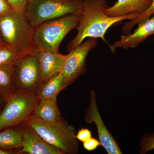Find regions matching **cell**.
Listing matches in <instances>:
<instances>
[{
    "mask_svg": "<svg viewBox=\"0 0 154 154\" xmlns=\"http://www.w3.org/2000/svg\"><path fill=\"white\" fill-rule=\"evenodd\" d=\"M13 10L14 9L7 0H0V18Z\"/></svg>",
    "mask_w": 154,
    "mask_h": 154,
    "instance_id": "obj_24",
    "label": "cell"
},
{
    "mask_svg": "<svg viewBox=\"0 0 154 154\" xmlns=\"http://www.w3.org/2000/svg\"><path fill=\"white\" fill-rule=\"evenodd\" d=\"M12 154L11 152L6 151L5 149L0 148V154Z\"/></svg>",
    "mask_w": 154,
    "mask_h": 154,
    "instance_id": "obj_25",
    "label": "cell"
},
{
    "mask_svg": "<svg viewBox=\"0 0 154 154\" xmlns=\"http://www.w3.org/2000/svg\"><path fill=\"white\" fill-rule=\"evenodd\" d=\"M97 41V38H88L67 54L60 72L72 83L86 72V58L91 50L96 47Z\"/></svg>",
    "mask_w": 154,
    "mask_h": 154,
    "instance_id": "obj_8",
    "label": "cell"
},
{
    "mask_svg": "<svg viewBox=\"0 0 154 154\" xmlns=\"http://www.w3.org/2000/svg\"><path fill=\"white\" fill-rule=\"evenodd\" d=\"M39 101L35 93L15 91L0 113V130L28 121Z\"/></svg>",
    "mask_w": 154,
    "mask_h": 154,
    "instance_id": "obj_6",
    "label": "cell"
},
{
    "mask_svg": "<svg viewBox=\"0 0 154 154\" xmlns=\"http://www.w3.org/2000/svg\"><path fill=\"white\" fill-rule=\"evenodd\" d=\"M140 154H146L154 150V133H146L142 137L140 143Z\"/></svg>",
    "mask_w": 154,
    "mask_h": 154,
    "instance_id": "obj_20",
    "label": "cell"
},
{
    "mask_svg": "<svg viewBox=\"0 0 154 154\" xmlns=\"http://www.w3.org/2000/svg\"><path fill=\"white\" fill-rule=\"evenodd\" d=\"M22 53L13 46L3 43L0 44V66H14Z\"/></svg>",
    "mask_w": 154,
    "mask_h": 154,
    "instance_id": "obj_18",
    "label": "cell"
},
{
    "mask_svg": "<svg viewBox=\"0 0 154 154\" xmlns=\"http://www.w3.org/2000/svg\"><path fill=\"white\" fill-rule=\"evenodd\" d=\"M4 43L3 42L2 38V36H1V32H0V44Z\"/></svg>",
    "mask_w": 154,
    "mask_h": 154,
    "instance_id": "obj_26",
    "label": "cell"
},
{
    "mask_svg": "<svg viewBox=\"0 0 154 154\" xmlns=\"http://www.w3.org/2000/svg\"><path fill=\"white\" fill-rule=\"evenodd\" d=\"M92 137V133L87 128H81L75 135L76 139L83 143Z\"/></svg>",
    "mask_w": 154,
    "mask_h": 154,
    "instance_id": "obj_22",
    "label": "cell"
},
{
    "mask_svg": "<svg viewBox=\"0 0 154 154\" xmlns=\"http://www.w3.org/2000/svg\"><path fill=\"white\" fill-rule=\"evenodd\" d=\"M15 11L24 13L28 0H7Z\"/></svg>",
    "mask_w": 154,
    "mask_h": 154,
    "instance_id": "obj_21",
    "label": "cell"
},
{
    "mask_svg": "<svg viewBox=\"0 0 154 154\" xmlns=\"http://www.w3.org/2000/svg\"><path fill=\"white\" fill-rule=\"evenodd\" d=\"M83 0H28L24 12L30 25L36 27L43 22L70 14H80Z\"/></svg>",
    "mask_w": 154,
    "mask_h": 154,
    "instance_id": "obj_5",
    "label": "cell"
},
{
    "mask_svg": "<svg viewBox=\"0 0 154 154\" xmlns=\"http://www.w3.org/2000/svg\"><path fill=\"white\" fill-rule=\"evenodd\" d=\"M26 122L42 139L63 154L79 153L75 129L65 121L59 124H50L32 115Z\"/></svg>",
    "mask_w": 154,
    "mask_h": 154,
    "instance_id": "obj_3",
    "label": "cell"
},
{
    "mask_svg": "<svg viewBox=\"0 0 154 154\" xmlns=\"http://www.w3.org/2000/svg\"><path fill=\"white\" fill-rule=\"evenodd\" d=\"M138 27L133 33L123 34L119 40L110 45V49L114 51L116 48L134 49L141 44L149 36L154 34V14L152 17L138 23Z\"/></svg>",
    "mask_w": 154,
    "mask_h": 154,
    "instance_id": "obj_10",
    "label": "cell"
},
{
    "mask_svg": "<svg viewBox=\"0 0 154 154\" xmlns=\"http://www.w3.org/2000/svg\"><path fill=\"white\" fill-rule=\"evenodd\" d=\"M22 149L19 152L29 154H63L45 141L28 125L22 128Z\"/></svg>",
    "mask_w": 154,
    "mask_h": 154,
    "instance_id": "obj_11",
    "label": "cell"
},
{
    "mask_svg": "<svg viewBox=\"0 0 154 154\" xmlns=\"http://www.w3.org/2000/svg\"><path fill=\"white\" fill-rule=\"evenodd\" d=\"M84 119L87 123L93 122L95 124L101 146L107 154H122L117 142L103 122L97 106L96 95L94 91L90 92L89 105Z\"/></svg>",
    "mask_w": 154,
    "mask_h": 154,
    "instance_id": "obj_9",
    "label": "cell"
},
{
    "mask_svg": "<svg viewBox=\"0 0 154 154\" xmlns=\"http://www.w3.org/2000/svg\"><path fill=\"white\" fill-rule=\"evenodd\" d=\"M14 66H0V95L7 99L15 92Z\"/></svg>",
    "mask_w": 154,
    "mask_h": 154,
    "instance_id": "obj_16",
    "label": "cell"
},
{
    "mask_svg": "<svg viewBox=\"0 0 154 154\" xmlns=\"http://www.w3.org/2000/svg\"><path fill=\"white\" fill-rule=\"evenodd\" d=\"M34 28L24 13L13 10L0 18V32L3 42L22 53L35 50L33 47Z\"/></svg>",
    "mask_w": 154,
    "mask_h": 154,
    "instance_id": "obj_4",
    "label": "cell"
},
{
    "mask_svg": "<svg viewBox=\"0 0 154 154\" xmlns=\"http://www.w3.org/2000/svg\"><path fill=\"white\" fill-rule=\"evenodd\" d=\"M109 6L105 0H83L76 36L67 46L69 52L82 43L87 38H101L105 42V35L110 27L125 20H132L137 15L111 17L105 14Z\"/></svg>",
    "mask_w": 154,
    "mask_h": 154,
    "instance_id": "obj_1",
    "label": "cell"
},
{
    "mask_svg": "<svg viewBox=\"0 0 154 154\" xmlns=\"http://www.w3.org/2000/svg\"><path fill=\"white\" fill-rule=\"evenodd\" d=\"M38 53L36 50L25 53L14 65L15 91L36 94L41 85Z\"/></svg>",
    "mask_w": 154,
    "mask_h": 154,
    "instance_id": "obj_7",
    "label": "cell"
},
{
    "mask_svg": "<svg viewBox=\"0 0 154 154\" xmlns=\"http://www.w3.org/2000/svg\"><path fill=\"white\" fill-rule=\"evenodd\" d=\"M38 56L42 85L51 77L60 72L66 55L61 54L59 51H39Z\"/></svg>",
    "mask_w": 154,
    "mask_h": 154,
    "instance_id": "obj_12",
    "label": "cell"
},
{
    "mask_svg": "<svg viewBox=\"0 0 154 154\" xmlns=\"http://www.w3.org/2000/svg\"><path fill=\"white\" fill-rule=\"evenodd\" d=\"M100 146H101V143L99 140L92 137L83 143L84 148L88 151L95 150Z\"/></svg>",
    "mask_w": 154,
    "mask_h": 154,
    "instance_id": "obj_23",
    "label": "cell"
},
{
    "mask_svg": "<svg viewBox=\"0 0 154 154\" xmlns=\"http://www.w3.org/2000/svg\"><path fill=\"white\" fill-rule=\"evenodd\" d=\"M72 84L60 72L42 84L36 92V96L39 101L57 98L61 91Z\"/></svg>",
    "mask_w": 154,
    "mask_h": 154,
    "instance_id": "obj_14",
    "label": "cell"
},
{
    "mask_svg": "<svg viewBox=\"0 0 154 154\" xmlns=\"http://www.w3.org/2000/svg\"><path fill=\"white\" fill-rule=\"evenodd\" d=\"M154 14V0H153L151 5L147 10L143 12L134 19L130 20L129 22H125L122 28V30L124 34H128L135 25L140 22L149 19Z\"/></svg>",
    "mask_w": 154,
    "mask_h": 154,
    "instance_id": "obj_19",
    "label": "cell"
},
{
    "mask_svg": "<svg viewBox=\"0 0 154 154\" xmlns=\"http://www.w3.org/2000/svg\"><path fill=\"white\" fill-rule=\"evenodd\" d=\"M80 14H70L41 23L34 28L33 44L38 51L58 52L60 45L67 34L76 28Z\"/></svg>",
    "mask_w": 154,
    "mask_h": 154,
    "instance_id": "obj_2",
    "label": "cell"
},
{
    "mask_svg": "<svg viewBox=\"0 0 154 154\" xmlns=\"http://www.w3.org/2000/svg\"><path fill=\"white\" fill-rule=\"evenodd\" d=\"M153 0H117L112 7H109L105 14L111 17L129 15H138L150 7Z\"/></svg>",
    "mask_w": 154,
    "mask_h": 154,
    "instance_id": "obj_13",
    "label": "cell"
},
{
    "mask_svg": "<svg viewBox=\"0 0 154 154\" xmlns=\"http://www.w3.org/2000/svg\"><path fill=\"white\" fill-rule=\"evenodd\" d=\"M22 129L8 128L0 132V148L3 149L22 147Z\"/></svg>",
    "mask_w": 154,
    "mask_h": 154,
    "instance_id": "obj_17",
    "label": "cell"
},
{
    "mask_svg": "<svg viewBox=\"0 0 154 154\" xmlns=\"http://www.w3.org/2000/svg\"><path fill=\"white\" fill-rule=\"evenodd\" d=\"M57 98L40 100L32 115L42 121L53 124H59L65 120L61 115L57 105Z\"/></svg>",
    "mask_w": 154,
    "mask_h": 154,
    "instance_id": "obj_15",
    "label": "cell"
}]
</instances>
